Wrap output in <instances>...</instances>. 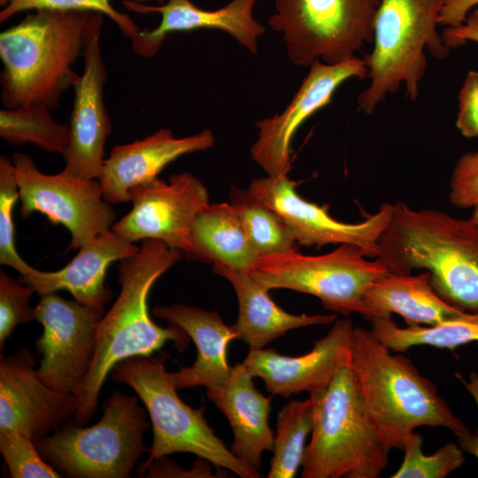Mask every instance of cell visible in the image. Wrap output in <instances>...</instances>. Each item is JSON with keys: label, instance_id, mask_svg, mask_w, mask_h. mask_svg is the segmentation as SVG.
<instances>
[{"label": "cell", "instance_id": "1", "mask_svg": "<svg viewBox=\"0 0 478 478\" xmlns=\"http://www.w3.org/2000/svg\"><path fill=\"white\" fill-rule=\"evenodd\" d=\"M103 14L40 9L0 34L4 108L54 110L81 74L72 66L101 35Z\"/></svg>", "mask_w": 478, "mask_h": 478}, {"label": "cell", "instance_id": "2", "mask_svg": "<svg viewBox=\"0 0 478 478\" xmlns=\"http://www.w3.org/2000/svg\"><path fill=\"white\" fill-rule=\"evenodd\" d=\"M183 252L157 239H144L135 254L120 260V292L96 328V346L90 370L73 394L74 422L86 424L96 411L101 389L113 367L132 357L150 356L166 342L183 351L189 336L180 327L156 324L149 312L148 297L156 281Z\"/></svg>", "mask_w": 478, "mask_h": 478}, {"label": "cell", "instance_id": "3", "mask_svg": "<svg viewBox=\"0 0 478 478\" xmlns=\"http://www.w3.org/2000/svg\"><path fill=\"white\" fill-rule=\"evenodd\" d=\"M351 365L367 416L384 445L403 450L406 438L420 427H443L461 444L472 433L422 376L412 361L391 354L370 330L355 327Z\"/></svg>", "mask_w": 478, "mask_h": 478}, {"label": "cell", "instance_id": "4", "mask_svg": "<svg viewBox=\"0 0 478 478\" xmlns=\"http://www.w3.org/2000/svg\"><path fill=\"white\" fill-rule=\"evenodd\" d=\"M377 258L395 274L425 269L444 300L478 312V227L470 218L397 202Z\"/></svg>", "mask_w": 478, "mask_h": 478}, {"label": "cell", "instance_id": "5", "mask_svg": "<svg viewBox=\"0 0 478 478\" xmlns=\"http://www.w3.org/2000/svg\"><path fill=\"white\" fill-rule=\"evenodd\" d=\"M313 407L311 440L303 478H377L389 461L388 449L363 405L351 349L324 389L310 394Z\"/></svg>", "mask_w": 478, "mask_h": 478}, {"label": "cell", "instance_id": "6", "mask_svg": "<svg viewBox=\"0 0 478 478\" xmlns=\"http://www.w3.org/2000/svg\"><path fill=\"white\" fill-rule=\"evenodd\" d=\"M166 356H137L118 363L112 370V380L135 390L150 417L153 438L149 456L137 473L142 476L154 460L176 452L203 458L217 469H227L241 478L261 477L240 461L218 437L204 415V408L194 409L177 395Z\"/></svg>", "mask_w": 478, "mask_h": 478}, {"label": "cell", "instance_id": "7", "mask_svg": "<svg viewBox=\"0 0 478 478\" xmlns=\"http://www.w3.org/2000/svg\"><path fill=\"white\" fill-rule=\"evenodd\" d=\"M446 0H380L373 51L363 58L369 86L358 96L366 113L374 112L389 93L405 83L406 96L415 100L427 67V49L436 58L448 57L451 49L438 34L441 11Z\"/></svg>", "mask_w": 478, "mask_h": 478}, {"label": "cell", "instance_id": "8", "mask_svg": "<svg viewBox=\"0 0 478 478\" xmlns=\"http://www.w3.org/2000/svg\"><path fill=\"white\" fill-rule=\"evenodd\" d=\"M100 420L89 428L59 427L34 442L41 456L58 472L73 478H127L149 449L147 410L137 396L115 390L105 399Z\"/></svg>", "mask_w": 478, "mask_h": 478}, {"label": "cell", "instance_id": "9", "mask_svg": "<svg viewBox=\"0 0 478 478\" xmlns=\"http://www.w3.org/2000/svg\"><path fill=\"white\" fill-rule=\"evenodd\" d=\"M369 258L359 247L346 243L316 256L295 249L260 255L251 273L269 290L287 289L309 294L335 313H358L366 320V290L389 272L381 258Z\"/></svg>", "mask_w": 478, "mask_h": 478}, {"label": "cell", "instance_id": "10", "mask_svg": "<svg viewBox=\"0 0 478 478\" xmlns=\"http://www.w3.org/2000/svg\"><path fill=\"white\" fill-rule=\"evenodd\" d=\"M380 0H275L268 25L282 33L289 60L310 66L322 59L336 65L355 58L374 41Z\"/></svg>", "mask_w": 478, "mask_h": 478}, {"label": "cell", "instance_id": "11", "mask_svg": "<svg viewBox=\"0 0 478 478\" xmlns=\"http://www.w3.org/2000/svg\"><path fill=\"white\" fill-rule=\"evenodd\" d=\"M12 160L21 202L20 216L40 212L52 224L64 226L72 235L66 251L80 249L115 223L116 213L104 199L98 180H85L63 171L42 173L23 153L13 154Z\"/></svg>", "mask_w": 478, "mask_h": 478}, {"label": "cell", "instance_id": "12", "mask_svg": "<svg viewBox=\"0 0 478 478\" xmlns=\"http://www.w3.org/2000/svg\"><path fill=\"white\" fill-rule=\"evenodd\" d=\"M35 320L43 327L36 341L42 358L36 368L48 387L74 394L87 377L96 352V328L104 309L66 300L55 293L41 296Z\"/></svg>", "mask_w": 478, "mask_h": 478}, {"label": "cell", "instance_id": "13", "mask_svg": "<svg viewBox=\"0 0 478 478\" xmlns=\"http://www.w3.org/2000/svg\"><path fill=\"white\" fill-rule=\"evenodd\" d=\"M297 185L288 174L267 175L253 180L248 189L283 218L298 244L318 248L327 244H352L369 258L378 257L379 242L391 220L393 204H383L375 213L360 222H342L333 218L326 206L301 197Z\"/></svg>", "mask_w": 478, "mask_h": 478}, {"label": "cell", "instance_id": "14", "mask_svg": "<svg viewBox=\"0 0 478 478\" xmlns=\"http://www.w3.org/2000/svg\"><path fill=\"white\" fill-rule=\"evenodd\" d=\"M133 207L111 229L135 243L157 239L185 254L197 214L210 204L206 187L190 173L156 178L130 190Z\"/></svg>", "mask_w": 478, "mask_h": 478}, {"label": "cell", "instance_id": "15", "mask_svg": "<svg viewBox=\"0 0 478 478\" xmlns=\"http://www.w3.org/2000/svg\"><path fill=\"white\" fill-rule=\"evenodd\" d=\"M292 100L280 114L256 123L258 139L251 148V158L269 176L288 174L291 169V140L302 123L331 102L335 89L350 78L367 77L364 59L336 65L315 61Z\"/></svg>", "mask_w": 478, "mask_h": 478}, {"label": "cell", "instance_id": "16", "mask_svg": "<svg viewBox=\"0 0 478 478\" xmlns=\"http://www.w3.org/2000/svg\"><path fill=\"white\" fill-rule=\"evenodd\" d=\"M35 363L27 347L0 356V429L19 431L33 442L57 430L76 408L73 394L55 390L39 379Z\"/></svg>", "mask_w": 478, "mask_h": 478}, {"label": "cell", "instance_id": "17", "mask_svg": "<svg viewBox=\"0 0 478 478\" xmlns=\"http://www.w3.org/2000/svg\"><path fill=\"white\" fill-rule=\"evenodd\" d=\"M354 326L351 320H335L328 333L301 356H285L275 349L250 350L242 362L252 377L262 379L272 396L288 398L328 387L343 355L351 349Z\"/></svg>", "mask_w": 478, "mask_h": 478}, {"label": "cell", "instance_id": "18", "mask_svg": "<svg viewBox=\"0 0 478 478\" xmlns=\"http://www.w3.org/2000/svg\"><path fill=\"white\" fill-rule=\"evenodd\" d=\"M100 35L87 46L83 73L73 88L70 142L63 156V172L85 180H98L104 162V145L112 123L104 101L107 71L102 57Z\"/></svg>", "mask_w": 478, "mask_h": 478}, {"label": "cell", "instance_id": "19", "mask_svg": "<svg viewBox=\"0 0 478 478\" xmlns=\"http://www.w3.org/2000/svg\"><path fill=\"white\" fill-rule=\"evenodd\" d=\"M256 1L232 0L214 11L200 9L190 0H168L159 5H150L135 0H124L122 4L127 10L136 13L157 12L161 15L158 27L141 30L131 39L132 49L136 54L150 58L157 54L170 34L200 28L222 30L250 52L256 53L258 38L266 32V28L253 17Z\"/></svg>", "mask_w": 478, "mask_h": 478}, {"label": "cell", "instance_id": "20", "mask_svg": "<svg viewBox=\"0 0 478 478\" xmlns=\"http://www.w3.org/2000/svg\"><path fill=\"white\" fill-rule=\"evenodd\" d=\"M213 143L209 129L176 138L171 129L160 128L143 139L114 146L98 179L104 199L111 204L131 201L133 188L158 178L166 166L179 157L205 150Z\"/></svg>", "mask_w": 478, "mask_h": 478}, {"label": "cell", "instance_id": "21", "mask_svg": "<svg viewBox=\"0 0 478 478\" xmlns=\"http://www.w3.org/2000/svg\"><path fill=\"white\" fill-rule=\"evenodd\" d=\"M139 250L134 243L110 229L81 246L60 270L43 272L32 266L26 274H19V281L40 296L67 290L78 303L104 309L112 297L111 289L104 285L107 268Z\"/></svg>", "mask_w": 478, "mask_h": 478}, {"label": "cell", "instance_id": "22", "mask_svg": "<svg viewBox=\"0 0 478 478\" xmlns=\"http://www.w3.org/2000/svg\"><path fill=\"white\" fill-rule=\"evenodd\" d=\"M152 313L181 328L197 347V358L191 366L170 373L177 390L198 386L216 388L227 382L232 372L227 346L239 339L235 325L226 324L216 312L182 304L155 306Z\"/></svg>", "mask_w": 478, "mask_h": 478}, {"label": "cell", "instance_id": "23", "mask_svg": "<svg viewBox=\"0 0 478 478\" xmlns=\"http://www.w3.org/2000/svg\"><path fill=\"white\" fill-rule=\"evenodd\" d=\"M243 363L232 366L227 382L206 389L210 401L225 415L234 434L230 450L244 465L258 472L262 454L272 451L274 434L269 426L273 396L263 395Z\"/></svg>", "mask_w": 478, "mask_h": 478}, {"label": "cell", "instance_id": "24", "mask_svg": "<svg viewBox=\"0 0 478 478\" xmlns=\"http://www.w3.org/2000/svg\"><path fill=\"white\" fill-rule=\"evenodd\" d=\"M212 270L233 286L238 301V316L234 324L239 340L250 350L263 349L288 331L315 325H332L337 316L332 314H292L278 306L267 289L251 272L225 266Z\"/></svg>", "mask_w": 478, "mask_h": 478}, {"label": "cell", "instance_id": "25", "mask_svg": "<svg viewBox=\"0 0 478 478\" xmlns=\"http://www.w3.org/2000/svg\"><path fill=\"white\" fill-rule=\"evenodd\" d=\"M365 304L370 321L397 313L408 325H436L467 312L436 291L428 271L415 275L388 272L379 276L366 289Z\"/></svg>", "mask_w": 478, "mask_h": 478}, {"label": "cell", "instance_id": "26", "mask_svg": "<svg viewBox=\"0 0 478 478\" xmlns=\"http://www.w3.org/2000/svg\"><path fill=\"white\" fill-rule=\"evenodd\" d=\"M186 257L251 272L259 258L230 203L209 204L196 217Z\"/></svg>", "mask_w": 478, "mask_h": 478}, {"label": "cell", "instance_id": "27", "mask_svg": "<svg viewBox=\"0 0 478 478\" xmlns=\"http://www.w3.org/2000/svg\"><path fill=\"white\" fill-rule=\"evenodd\" d=\"M372 334L389 349L405 352L413 346L429 345L440 349L455 348L478 342V312H467L462 317L431 326L398 327L391 319L371 320Z\"/></svg>", "mask_w": 478, "mask_h": 478}, {"label": "cell", "instance_id": "28", "mask_svg": "<svg viewBox=\"0 0 478 478\" xmlns=\"http://www.w3.org/2000/svg\"><path fill=\"white\" fill-rule=\"evenodd\" d=\"M313 407L312 399H293L278 412L273 456L268 478H292L303 464L305 441L312 432Z\"/></svg>", "mask_w": 478, "mask_h": 478}, {"label": "cell", "instance_id": "29", "mask_svg": "<svg viewBox=\"0 0 478 478\" xmlns=\"http://www.w3.org/2000/svg\"><path fill=\"white\" fill-rule=\"evenodd\" d=\"M229 200L259 255L297 249V243L283 218L249 189L233 187Z\"/></svg>", "mask_w": 478, "mask_h": 478}, {"label": "cell", "instance_id": "30", "mask_svg": "<svg viewBox=\"0 0 478 478\" xmlns=\"http://www.w3.org/2000/svg\"><path fill=\"white\" fill-rule=\"evenodd\" d=\"M0 136L12 146L33 143L64 156L69 146L70 126L58 122L44 107L4 108L0 111Z\"/></svg>", "mask_w": 478, "mask_h": 478}, {"label": "cell", "instance_id": "31", "mask_svg": "<svg viewBox=\"0 0 478 478\" xmlns=\"http://www.w3.org/2000/svg\"><path fill=\"white\" fill-rule=\"evenodd\" d=\"M422 443L416 432L406 438L403 461L391 478H445L465 461L463 451L456 443H446L430 455L423 453Z\"/></svg>", "mask_w": 478, "mask_h": 478}, {"label": "cell", "instance_id": "32", "mask_svg": "<svg viewBox=\"0 0 478 478\" xmlns=\"http://www.w3.org/2000/svg\"><path fill=\"white\" fill-rule=\"evenodd\" d=\"M19 199L15 166L5 155L0 156V264L24 274L32 267L18 253L14 242L13 207Z\"/></svg>", "mask_w": 478, "mask_h": 478}, {"label": "cell", "instance_id": "33", "mask_svg": "<svg viewBox=\"0 0 478 478\" xmlns=\"http://www.w3.org/2000/svg\"><path fill=\"white\" fill-rule=\"evenodd\" d=\"M0 451L12 478L61 477L41 456L35 443L19 431L0 429Z\"/></svg>", "mask_w": 478, "mask_h": 478}, {"label": "cell", "instance_id": "34", "mask_svg": "<svg viewBox=\"0 0 478 478\" xmlns=\"http://www.w3.org/2000/svg\"><path fill=\"white\" fill-rule=\"evenodd\" d=\"M135 1L147 3L152 0ZM40 9L99 12L110 18L120 27L122 34L130 40L141 31L128 14L118 12L112 5L111 0H13L1 11L0 22L8 20L17 13Z\"/></svg>", "mask_w": 478, "mask_h": 478}, {"label": "cell", "instance_id": "35", "mask_svg": "<svg viewBox=\"0 0 478 478\" xmlns=\"http://www.w3.org/2000/svg\"><path fill=\"white\" fill-rule=\"evenodd\" d=\"M35 290L10 277L0 269V350L13 328L35 320V309L29 306Z\"/></svg>", "mask_w": 478, "mask_h": 478}, {"label": "cell", "instance_id": "36", "mask_svg": "<svg viewBox=\"0 0 478 478\" xmlns=\"http://www.w3.org/2000/svg\"><path fill=\"white\" fill-rule=\"evenodd\" d=\"M449 199L459 208L478 206V157L475 152L463 154L454 166Z\"/></svg>", "mask_w": 478, "mask_h": 478}, {"label": "cell", "instance_id": "37", "mask_svg": "<svg viewBox=\"0 0 478 478\" xmlns=\"http://www.w3.org/2000/svg\"><path fill=\"white\" fill-rule=\"evenodd\" d=\"M456 126L467 137L478 136V72L470 71L459 95Z\"/></svg>", "mask_w": 478, "mask_h": 478}, {"label": "cell", "instance_id": "38", "mask_svg": "<svg viewBox=\"0 0 478 478\" xmlns=\"http://www.w3.org/2000/svg\"><path fill=\"white\" fill-rule=\"evenodd\" d=\"M145 477H200L212 478L219 477L213 474L210 467V462L203 458L197 457L194 466L189 471L180 467L174 461L166 458H159L151 462L145 472Z\"/></svg>", "mask_w": 478, "mask_h": 478}, {"label": "cell", "instance_id": "39", "mask_svg": "<svg viewBox=\"0 0 478 478\" xmlns=\"http://www.w3.org/2000/svg\"><path fill=\"white\" fill-rule=\"evenodd\" d=\"M442 37L450 49L460 47L467 41L478 42V9L471 12L462 25L444 28Z\"/></svg>", "mask_w": 478, "mask_h": 478}, {"label": "cell", "instance_id": "40", "mask_svg": "<svg viewBox=\"0 0 478 478\" xmlns=\"http://www.w3.org/2000/svg\"><path fill=\"white\" fill-rule=\"evenodd\" d=\"M469 389L478 405V376H471L470 384H466ZM462 450L467 451L470 454L474 455L478 459V435L472 436L464 443L459 445Z\"/></svg>", "mask_w": 478, "mask_h": 478}, {"label": "cell", "instance_id": "41", "mask_svg": "<svg viewBox=\"0 0 478 478\" xmlns=\"http://www.w3.org/2000/svg\"><path fill=\"white\" fill-rule=\"evenodd\" d=\"M470 219L478 227V206L473 208Z\"/></svg>", "mask_w": 478, "mask_h": 478}, {"label": "cell", "instance_id": "42", "mask_svg": "<svg viewBox=\"0 0 478 478\" xmlns=\"http://www.w3.org/2000/svg\"><path fill=\"white\" fill-rule=\"evenodd\" d=\"M13 0H0V5L2 7H6L8 4H10Z\"/></svg>", "mask_w": 478, "mask_h": 478}, {"label": "cell", "instance_id": "43", "mask_svg": "<svg viewBox=\"0 0 478 478\" xmlns=\"http://www.w3.org/2000/svg\"><path fill=\"white\" fill-rule=\"evenodd\" d=\"M156 3L159 4H165V1L166 0H154Z\"/></svg>", "mask_w": 478, "mask_h": 478}, {"label": "cell", "instance_id": "44", "mask_svg": "<svg viewBox=\"0 0 478 478\" xmlns=\"http://www.w3.org/2000/svg\"><path fill=\"white\" fill-rule=\"evenodd\" d=\"M476 156L478 157V151L475 152Z\"/></svg>", "mask_w": 478, "mask_h": 478}]
</instances>
